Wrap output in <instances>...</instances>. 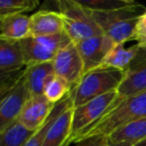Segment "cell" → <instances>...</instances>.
Wrapping results in <instances>:
<instances>
[{"instance_id": "obj_22", "label": "cell", "mask_w": 146, "mask_h": 146, "mask_svg": "<svg viewBox=\"0 0 146 146\" xmlns=\"http://www.w3.org/2000/svg\"><path fill=\"white\" fill-rule=\"evenodd\" d=\"M85 9L94 11H114L129 8L139 3L133 0H78Z\"/></svg>"}, {"instance_id": "obj_26", "label": "cell", "mask_w": 146, "mask_h": 146, "mask_svg": "<svg viewBox=\"0 0 146 146\" xmlns=\"http://www.w3.org/2000/svg\"><path fill=\"white\" fill-rule=\"evenodd\" d=\"M108 146H133L128 143H109Z\"/></svg>"}, {"instance_id": "obj_11", "label": "cell", "mask_w": 146, "mask_h": 146, "mask_svg": "<svg viewBox=\"0 0 146 146\" xmlns=\"http://www.w3.org/2000/svg\"><path fill=\"white\" fill-rule=\"evenodd\" d=\"M55 105L48 101L44 95L31 96L17 121L31 131H37L48 119Z\"/></svg>"}, {"instance_id": "obj_25", "label": "cell", "mask_w": 146, "mask_h": 146, "mask_svg": "<svg viewBox=\"0 0 146 146\" xmlns=\"http://www.w3.org/2000/svg\"><path fill=\"white\" fill-rule=\"evenodd\" d=\"M74 144H75L74 146H108L109 141H108V137L105 136H95V137L80 140Z\"/></svg>"}, {"instance_id": "obj_18", "label": "cell", "mask_w": 146, "mask_h": 146, "mask_svg": "<svg viewBox=\"0 0 146 146\" xmlns=\"http://www.w3.org/2000/svg\"><path fill=\"white\" fill-rule=\"evenodd\" d=\"M125 44H115L107 55L104 58L100 67H105V68H112L115 70H119L122 72H125L133 59L135 58L139 46L137 44L125 48Z\"/></svg>"}, {"instance_id": "obj_20", "label": "cell", "mask_w": 146, "mask_h": 146, "mask_svg": "<svg viewBox=\"0 0 146 146\" xmlns=\"http://www.w3.org/2000/svg\"><path fill=\"white\" fill-rule=\"evenodd\" d=\"M71 91V86L62 77L53 74L45 85L43 95L48 101L53 104H57L69 95Z\"/></svg>"}, {"instance_id": "obj_19", "label": "cell", "mask_w": 146, "mask_h": 146, "mask_svg": "<svg viewBox=\"0 0 146 146\" xmlns=\"http://www.w3.org/2000/svg\"><path fill=\"white\" fill-rule=\"evenodd\" d=\"M34 132L16 121L0 132V146H24Z\"/></svg>"}, {"instance_id": "obj_3", "label": "cell", "mask_w": 146, "mask_h": 146, "mask_svg": "<svg viewBox=\"0 0 146 146\" xmlns=\"http://www.w3.org/2000/svg\"><path fill=\"white\" fill-rule=\"evenodd\" d=\"M86 10L105 36L116 44H125L133 39V31L137 19L145 9L142 5L138 4L114 11Z\"/></svg>"}, {"instance_id": "obj_1", "label": "cell", "mask_w": 146, "mask_h": 146, "mask_svg": "<svg viewBox=\"0 0 146 146\" xmlns=\"http://www.w3.org/2000/svg\"><path fill=\"white\" fill-rule=\"evenodd\" d=\"M142 117H146V91L123 99L118 97L114 105L102 118L82 132L74 143L95 136L108 137L118 128Z\"/></svg>"}, {"instance_id": "obj_2", "label": "cell", "mask_w": 146, "mask_h": 146, "mask_svg": "<svg viewBox=\"0 0 146 146\" xmlns=\"http://www.w3.org/2000/svg\"><path fill=\"white\" fill-rule=\"evenodd\" d=\"M124 72L99 67L85 73L80 82L69 93L73 108L111 91H116L123 79Z\"/></svg>"}, {"instance_id": "obj_6", "label": "cell", "mask_w": 146, "mask_h": 146, "mask_svg": "<svg viewBox=\"0 0 146 146\" xmlns=\"http://www.w3.org/2000/svg\"><path fill=\"white\" fill-rule=\"evenodd\" d=\"M27 66L52 62L62 48L72 43L65 32L41 37H28L20 41Z\"/></svg>"}, {"instance_id": "obj_23", "label": "cell", "mask_w": 146, "mask_h": 146, "mask_svg": "<svg viewBox=\"0 0 146 146\" xmlns=\"http://www.w3.org/2000/svg\"><path fill=\"white\" fill-rule=\"evenodd\" d=\"M39 5L38 0H1L0 16L9 14H25Z\"/></svg>"}, {"instance_id": "obj_24", "label": "cell", "mask_w": 146, "mask_h": 146, "mask_svg": "<svg viewBox=\"0 0 146 146\" xmlns=\"http://www.w3.org/2000/svg\"><path fill=\"white\" fill-rule=\"evenodd\" d=\"M140 48L146 49V9L138 17L133 31V39Z\"/></svg>"}, {"instance_id": "obj_12", "label": "cell", "mask_w": 146, "mask_h": 146, "mask_svg": "<svg viewBox=\"0 0 146 146\" xmlns=\"http://www.w3.org/2000/svg\"><path fill=\"white\" fill-rule=\"evenodd\" d=\"M26 68L20 41L0 39V75L18 73Z\"/></svg>"}, {"instance_id": "obj_4", "label": "cell", "mask_w": 146, "mask_h": 146, "mask_svg": "<svg viewBox=\"0 0 146 146\" xmlns=\"http://www.w3.org/2000/svg\"><path fill=\"white\" fill-rule=\"evenodd\" d=\"M56 5L63 21L64 32L73 43L103 34L78 0H58Z\"/></svg>"}, {"instance_id": "obj_10", "label": "cell", "mask_w": 146, "mask_h": 146, "mask_svg": "<svg viewBox=\"0 0 146 146\" xmlns=\"http://www.w3.org/2000/svg\"><path fill=\"white\" fill-rule=\"evenodd\" d=\"M116 43L104 34L75 43L84 64L85 73L101 66L104 58Z\"/></svg>"}, {"instance_id": "obj_5", "label": "cell", "mask_w": 146, "mask_h": 146, "mask_svg": "<svg viewBox=\"0 0 146 146\" xmlns=\"http://www.w3.org/2000/svg\"><path fill=\"white\" fill-rule=\"evenodd\" d=\"M118 98L117 90L106 93L93 100L73 108L71 120V144L87 128L97 122L114 105Z\"/></svg>"}, {"instance_id": "obj_8", "label": "cell", "mask_w": 146, "mask_h": 146, "mask_svg": "<svg viewBox=\"0 0 146 146\" xmlns=\"http://www.w3.org/2000/svg\"><path fill=\"white\" fill-rule=\"evenodd\" d=\"M54 74L65 79L71 86L75 87L85 74L84 64L75 43H70L62 48L52 61Z\"/></svg>"}, {"instance_id": "obj_7", "label": "cell", "mask_w": 146, "mask_h": 146, "mask_svg": "<svg viewBox=\"0 0 146 146\" xmlns=\"http://www.w3.org/2000/svg\"><path fill=\"white\" fill-rule=\"evenodd\" d=\"M0 97H1L0 100V132H1L18 120L25 104L31 97L25 78V70L20 79L6 93Z\"/></svg>"}, {"instance_id": "obj_15", "label": "cell", "mask_w": 146, "mask_h": 146, "mask_svg": "<svg viewBox=\"0 0 146 146\" xmlns=\"http://www.w3.org/2000/svg\"><path fill=\"white\" fill-rule=\"evenodd\" d=\"M30 37V16L9 14L0 16V39L22 41Z\"/></svg>"}, {"instance_id": "obj_13", "label": "cell", "mask_w": 146, "mask_h": 146, "mask_svg": "<svg viewBox=\"0 0 146 146\" xmlns=\"http://www.w3.org/2000/svg\"><path fill=\"white\" fill-rule=\"evenodd\" d=\"M64 32V25L58 11L39 10L30 16V37L55 35Z\"/></svg>"}, {"instance_id": "obj_14", "label": "cell", "mask_w": 146, "mask_h": 146, "mask_svg": "<svg viewBox=\"0 0 146 146\" xmlns=\"http://www.w3.org/2000/svg\"><path fill=\"white\" fill-rule=\"evenodd\" d=\"M73 106L69 105L54 120L41 146H69L71 144V120Z\"/></svg>"}, {"instance_id": "obj_16", "label": "cell", "mask_w": 146, "mask_h": 146, "mask_svg": "<svg viewBox=\"0 0 146 146\" xmlns=\"http://www.w3.org/2000/svg\"><path fill=\"white\" fill-rule=\"evenodd\" d=\"M144 140H146V117L129 122L108 136L109 143H128L135 145Z\"/></svg>"}, {"instance_id": "obj_21", "label": "cell", "mask_w": 146, "mask_h": 146, "mask_svg": "<svg viewBox=\"0 0 146 146\" xmlns=\"http://www.w3.org/2000/svg\"><path fill=\"white\" fill-rule=\"evenodd\" d=\"M71 104L72 103H71L69 95L67 96L65 99H63L62 101L57 103L56 105H55L53 111L51 112V114L49 115L48 119L46 120V122H45L37 131H35L34 133H33V135L29 138L28 141L26 142V144H25L24 146H41L42 145V142H43V140H44L45 136H46L47 132H48L49 128H50L51 124H52L53 122H54V120L58 117L59 114H60L63 110L66 109L69 105H71Z\"/></svg>"}, {"instance_id": "obj_17", "label": "cell", "mask_w": 146, "mask_h": 146, "mask_svg": "<svg viewBox=\"0 0 146 146\" xmlns=\"http://www.w3.org/2000/svg\"><path fill=\"white\" fill-rule=\"evenodd\" d=\"M53 74L52 62L27 66L25 69V78L31 96L43 95L45 85Z\"/></svg>"}, {"instance_id": "obj_27", "label": "cell", "mask_w": 146, "mask_h": 146, "mask_svg": "<svg viewBox=\"0 0 146 146\" xmlns=\"http://www.w3.org/2000/svg\"><path fill=\"white\" fill-rule=\"evenodd\" d=\"M133 146H146V140H144V141L139 142V143L135 144V145H133Z\"/></svg>"}, {"instance_id": "obj_9", "label": "cell", "mask_w": 146, "mask_h": 146, "mask_svg": "<svg viewBox=\"0 0 146 146\" xmlns=\"http://www.w3.org/2000/svg\"><path fill=\"white\" fill-rule=\"evenodd\" d=\"M146 91V49L140 48L135 58L124 72L117 89L119 99Z\"/></svg>"}]
</instances>
